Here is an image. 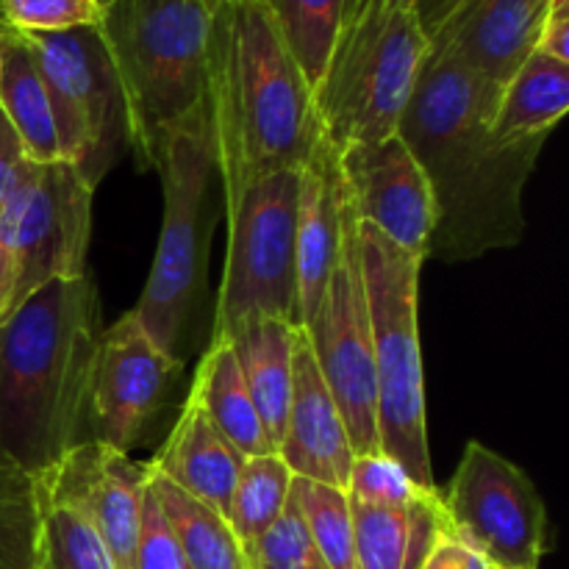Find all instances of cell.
Segmentation results:
<instances>
[{
  "label": "cell",
  "instance_id": "cell-19",
  "mask_svg": "<svg viewBox=\"0 0 569 569\" xmlns=\"http://www.w3.org/2000/svg\"><path fill=\"white\" fill-rule=\"evenodd\" d=\"M350 515L356 569H422L448 531L439 492H420L398 506L350 503Z\"/></svg>",
  "mask_w": 569,
  "mask_h": 569
},
{
  "label": "cell",
  "instance_id": "cell-20",
  "mask_svg": "<svg viewBox=\"0 0 569 569\" xmlns=\"http://www.w3.org/2000/svg\"><path fill=\"white\" fill-rule=\"evenodd\" d=\"M298 326L259 317L228 337L272 450H278L292 398V356Z\"/></svg>",
  "mask_w": 569,
  "mask_h": 569
},
{
  "label": "cell",
  "instance_id": "cell-26",
  "mask_svg": "<svg viewBox=\"0 0 569 569\" xmlns=\"http://www.w3.org/2000/svg\"><path fill=\"white\" fill-rule=\"evenodd\" d=\"M292 481L295 476L278 453L244 459L237 487H233L228 522L242 542L248 559L259 539L287 509L289 498H292Z\"/></svg>",
  "mask_w": 569,
  "mask_h": 569
},
{
  "label": "cell",
  "instance_id": "cell-1",
  "mask_svg": "<svg viewBox=\"0 0 569 569\" xmlns=\"http://www.w3.org/2000/svg\"><path fill=\"white\" fill-rule=\"evenodd\" d=\"M503 87L428 48L398 128L433 200L428 259L445 264L515 248L526 237V183L548 137L495 133Z\"/></svg>",
  "mask_w": 569,
  "mask_h": 569
},
{
  "label": "cell",
  "instance_id": "cell-23",
  "mask_svg": "<svg viewBox=\"0 0 569 569\" xmlns=\"http://www.w3.org/2000/svg\"><path fill=\"white\" fill-rule=\"evenodd\" d=\"M569 109V64L533 50L500 92L495 133L500 139L550 137Z\"/></svg>",
  "mask_w": 569,
  "mask_h": 569
},
{
  "label": "cell",
  "instance_id": "cell-5",
  "mask_svg": "<svg viewBox=\"0 0 569 569\" xmlns=\"http://www.w3.org/2000/svg\"><path fill=\"white\" fill-rule=\"evenodd\" d=\"M417 0H342L315 109L333 148L395 133L428 56Z\"/></svg>",
  "mask_w": 569,
  "mask_h": 569
},
{
  "label": "cell",
  "instance_id": "cell-25",
  "mask_svg": "<svg viewBox=\"0 0 569 569\" xmlns=\"http://www.w3.org/2000/svg\"><path fill=\"white\" fill-rule=\"evenodd\" d=\"M39 481L42 545L37 569H117L98 528L76 500L56 495Z\"/></svg>",
  "mask_w": 569,
  "mask_h": 569
},
{
  "label": "cell",
  "instance_id": "cell-36",
  "mask_svg": "<svg viewBox=\"0 0 569 569\" xmlns=\"http://www.w3.org/2000/svg\"><path fill=\"white\" fill-rule=\"evenodd\" d=\"M22 161H26V156H22L20 139H17L14 128L9 126V120L0 111V198L6 194V189H9L11 178H14L17 167Z\"/></svg>",
  "mask_w": 569,
  "mask_h": 569
},
{
  "label": "cell",
  "instance_id": "cell-22",
  "mask_svg": "<svg viewBox=\"0 0 569 569\" xmlns=\"http://www.w3.org/2000/svg\"><path fill=\"white\" fill-rule=\"evenodd\" d=\"M0 111L14 128L26 161L31 164L61 161L48 89L39 76L31 48L17 31L6 44L3 61H0Z\"/></svg>",
  "mask_w": 569,
  "mask_h": 569
},
{
  "label": "cell",
  "instance_id": "cell-32",
  "mask_svg": "<svg viewBox=\"0 0 569 569\" xmlns=\"http://www.w3.org/2000/svg\"><path fill=\"white\" fill-rule=\"evenodd\" d=\"M426 489L417 487L403 467L395 459L383 453L372 456H356L353 467H350V481L345 495L350 503H367V506H398L409 503Z\"/></svg>",
  "mask_w": 569,
  "mask_h": 569
},
{
  "label": "cell",
  "instance_id": "cell-37",
  "mask_svg": "<svg viewBox=\"0 0 569 569\" xmlns=\"http://www.w3.org/2000/svg\"><path fill=\"white\" fill-rule=\"evenodd\" d=\"M461 0H417V17H420V26L426 31L428 42L439 33V28L453 17V11L459 9Z\"/></svg>",
  "mask_w": 569,
  "mask_h": 569
},
{
  "label": "cell",
  "instance_id": "cell-40",
  "mask_svg": "<svg viewBox=\"0 0 569 569\" xmlns=\"http://www.w3.org/2000/svg\"><path fill=\"white\" fill-rule=\"evenodd\" d=\"M0 22H3V20H0Z\"/></svg>",
  "mask_w": 569,
  "mask_h": 569
},
{
  "label": "cell",
  "instance_id": "cell-3",
  "mask_svg": "<svg viewBox=\"0 0 569 569\" xmlns=\"http://www.w3.org/2000/svg\"><path fill=\"white\" fill-rule=\"evenodd\" d=\"M222 198L278 170H298L322 137L315 94L264 0H220L206 89Z\"/></svg>",
  "mask_w": 569,
  "mask_h": 569
},
{
  "label": "cell",
  "instance_id": "cell-24",
  "mask_svg": "<svg viewBox=\"0 0 569 569\" xmlns=\"http://www.w3.org/2000/svg\"><path fill=\"white\" fill-rule=\"evenodd\" d=\"M148 483L159 500L161 515L167 517L176 533L187 569H250L248 553L233 533L228 517L194 500L192 495L181 492L153 467H150Z\"/></svg>",
  "mask_w": 569,
  "mask_h": 569
},
{
  "label": "cell",
  "instance_id": "cell-10",
  "mask_svg": "<svg viewBox=\"0 0 569 569\" xmlns=\"http://www.w3.org/2000/svg\"><path fill=\"white\" fill-rule=\"evenodd\" d=\"M22 39L48 89L61 161L98 187L128 144L126 103L100 28L22 33Z\"/></svg>",
  "mask_w": 569,
  "mask_h": 569
},
{
  "label": "cell",
  "instance_id": "cell-12",
  "mask_svg": "<svg viewBox=\"0 0 569 569\" xmlns=\"http://www.w3.org/2000/svg\"><path fill=\"white\" fill-rule=\"evenodd\" d=\"M442 509L450 531L492 569H539L548 509L515 461L470 442Z\"/></svg>",
  "mask_w": 569,
  "mask_h": 569
},
{
  "label": "cell",
  "instance_id": "cell-16",
  "mask_svg": "<svg viewBox=\"0 0 569 569\" xmlns=\"http://www.w3.org/2000/svg\"><path fill=\"white\" fill-rule=\"evenodd\" d=\"M345 183L337 148L322 137L298 170V211H295V283H298L300 328L315 315L337 264L342 239Z\"/></svg>",
  "mask_w": 569,
  "mask_h": 569
},
{
  "label": "cell",
  "instance_id": "cell-8",
  "mask_svg": "<svg viewBox=\"0 0 569 569\" xmlns=\"http://www.w3.org/2000/svg\"><path fill=\"white\" fill-rule=\"evenodd\" d=\"M92 194L67 161H22L0 198V320L50 281L87 276Z\"/></svg>",
  "mask_w": 569,
  "mask_h": 569
},
{
  "label": "cell",
  "instance_id": "cell-39",
  "mask_svg": "<svg viewBox=\"0 0 569 569\" xmlns=\"http://www.w3.org/2000/svg\"><path fill=\"white\" fill-rule=\"evenodd\" d=\"M489 569H492V567H489Z\"/></svg>",
  "mask_w": 569,
  "mask_h": 569
},
{
  "label": "cell",
  "instance_id": "cell-30",
  "mask_svg": "<svg viewBox=\"0 0 569 569\" xmlns=\"http://www.w3.org/2000/svg\"><path fill=\"white\" fill-rule=\"evenodd\" d=\"M100 0H0V20L17 33H61L98 28Z\"/></svg>",
  "mask_w": 569,
  "mask_h": 569
},
{
  "label": "cell",
  "instance_id": "cell-29",
  "mask_svg": "<svg viewBox=\"0 0 569 569\" xmlns=\"http://www.w3.org/2000/svg\"><path fill=\"white\" fill-rule=\"evenodd\" d=\"M292 503L298 506L306 531L328 569H356L353 515L345 489L295 478Z\"/></svg>",
  "mask_w": 569,
  "mask_h": 569
},
{
  "label": "cell",
  "instance_id": "cell-27",
  "mask_svg": "<svg viewBox=\"0 0 569 569\" xmlns=\"http://www.w3.org/2000/svg\"><path fill=\"white\" fill-rule=\"evenodd\" d=\"M264 3L315 94L331 59L342 0H264Z\"/></svg>",
  "mask_w": 569,
  "mask_h": 569
},
{
  "label": "cell",
  "instance_id": "cell-21",
  "mask_svg": "<svg viewBox=\"0 0 569 569\" xmlns=\"http://www.w3.org/2000/svg\"><path fill=\"white\" fill-rule=\"evenodd\" d=\"M192 395L206 411L217 431L244 456H264L276 453L267 439L264 426L259 420L253 398L244 383L242 367H239L237 353H233L228 339H211L209 350L200 359L198 372H194Z\"/></svg>",
  "mask_w": 569,
  "mask_h": 569
},
{
  "label": "cell",
  "instance_id": "cell-34",
  "mask_svg": "<svg viewBox=\"0 0 569 569\" xmlns=\"http://www.w3.org/2000/svg\"><path fill=\"white\" fill-rule=\"evenodd\" d=\"M422 569H489V565L448 528L439 537L437 548L431 550Z\"/></svg>",
  "mask_w": 569,
  "mask_h": 569
},
{
  "label": "cell",
  "instance_id": "cell-14",
  "mask_svg": "<svg viewBox=\"0 0 569 569\" xmlns=\"http://www.w3.org/2000/svg\"><path fill=\"white\" fill-rule=\"evenodd\" d=\"M345 194L356 220L426 261L433 200L426 172L398 131L337 150Z\"/></svg>",
  "mask_w": 569,
  "mask_h": 569
},
{
  "label": "cell",
  "instance_id": "cell-33",
  "mask_svg": "<svg viewBox=\"0 0 569 569\" xmlns=\"http://www.w3.org/2000/svg\"><path fill=\"white\" fill-rule=\"evenodd\" d=\"M131 569H187L178 539L172 533L170 522L161 515V506L156 500L153 489H144L142 526H139L137 550H133Z\"/></svg>",
  "mask_w": 569,
  "mask_h": 569
},
{
  "label": "cell",
  "instance_id": "cell-28",
  "mask_svg": "<svg viewBox=\"0 0 569 569\" xmlns=\"http://www.w3.org/2000/svg\"><path fill=\"white\" fill-rule=\"evenodd\" d=\"M42 545L39 481L0 465V569H37Z\"/></svg>",
  "mask_w": 569,
  "mask_h": 569
},
{
  "label": "cell",
  "instance_id": "cell-4",
  "mask_svg": "<svg viewBox=\"0 0 569 569\" xmlns=\"http://www.w3.org/2000/svg\"><path fill=\"white\" fill-rule=\"evenodd\" d=\"M100 37L126 103L128 148L156 170L178 128L206 109L220 0H100Z\"/></svg>",
  "mask_w": 569,
  "mask_h": 569
},
{
  "label": "cell",
  "instance_id": "cell-31",
  "mask_svg": "<svg viewBox=\"0 0 569 569\" xmlns=\"http://www.w3.org/2000/svg\"><path fill=\"white\" fill-rule=\"evenodd\" d=\"M250 569H328L292 498L250 553Z\"/></svg>",
  "mask_w": 569,
  "mask_h": 569
},
{
  "label": "cell",
  "instance_id": "cell-38",
  "mask_svg": "<svg viewBox=\"0 0 569 569\" xmlns=\"http://www.w3.org/2000/svg\"><path fill=\"white\" fill-rule=\"evenodd\" d=\"M11 37H14V31H11L9 26H3L0 22V61H3V53H6V44L11 42Z\"/></svg>",
  "mask_w": 569,
  "mask_h": 569
},
{
  "label": "cell",
  "instance_id": "cell-9",
  "mask_svg": "<svg viewBox=\"0 0 569 569\" xmlns=\"http://www.w3.org/2000/svg\"><path fill=\"white\" fill-rule=\"evenodd\" d=\"M298 170L261 176L226 198L228 250L211 339H228L259 317H278L300 328L295 283Z\"/></svg>",
  "mask_w": 569,
  "mask_h": 569
},
{
  "label": "cell",
  "instance_id": "cell-11",
  "mask_svg": "<svg viewBox=\"0 0 569 569\" xmlns=\"http://www.w3.org/2000/svg\"><path fill=\"white\" fill-rule=\"evenodd\" d=\"M303 333L317 361V370L342 411L356 456L381 453L370 309H367L365 276H361L359 220L350 209L348 194H345L337 264H333L315 315L303 322Z\"/></svg>",
  "mask_w": 569,
  "mask_h": 569
},
{
  "label": "cell",
  "instance_id": "cell-6",
  "mask_svg": "<svg viewBox=\"0 0 569 569\" xmlns=\"http://www.w3.org/2000/svg\"><path fill=\"white\" fill-rule=\"evenodd\" d=\"M359 250L376 365L378 445L417 487L437 492L420 350V272L426 261L365 222H359Z\"/></svg>",
  "mask_w": 569,
  "mask_h": 569
},
{
  "label": "cell",
  "instance_id": "cell-15",
  "mask_svg": "<svg viewBox=\"0 0 569 569\" xmlns=\"http://www.w3.org/2000/svg\"><path fill=\"white\" fill-rule=\"evenodd\" d=\"M276 453L295 478L348 489L356 450L350 445L342 411L317 370L303 328H298L295 337L292 398Z\"/></svg>",
  "mask_w": 569,
  "mask_h": 569
},
{
  "label": "cell",
  "instance_id": "cell-7",
  "mask_svg": "<svg viewBox=\"0 0 569 569\" xmlns=\"http://www.w3.org/2000/svg\"><path fill=\"white\" fill-rule=\"evenodd\" d=\"M156 170L161 172L164 214L153 267L133 315L159 350L183 361V345L206 295L211 189L217 181L209 111L200 109L167 139Z\"/></svg>",
  "mask_w": 569,
  "mask_h": 569
},
{
  "label": "cell",
  "instance_id": "cell-13",
  "mask_svg": "<svg viewBox=\"0 0 569 569\" xmlns=\"http://www.w3.org/2000/svg\"><path fill=\"white\" fill-rule=\"evenodd\" d=\"M181 372L183 361L159 350L133 311L122 315L100 333L89 398L92 442L131 453L161 415Z\"/></svg>",
  "mask_w": 569,
  "mask_h": 569
},
{
  "label": "cell",
  "instance_id": "cell-17",
  "mask_svg": "<svg viewBox=\"0 0 569 569\" xmlns=\"http://www.w3.org/2000/svg\"><path fill=\"white\" fill-rule=\"evenodd\" d=\"M548 11L550 0H461L428 44L506 87L537 48Z\"/></svg>",
  "mask_w": 569,
  "mask_h": 569
},
{
  "label": "cell",
  "instance_id": "cell-35",
  "mask_svg": "<svg viewBox=\"0 0 569 569\" xmlns=\"http://www.w3.org/2000/svg\"><path fill=\"white\" fill-rule=\"evenodd\" d=\"M533 50L569 64V9L548 11V17H545L542 22V31H539L537 48Z\"/></svg>",
  "mask_w": 569,
  "mask_h": 569
},
{
  "label": "cell",
  "instance_id": "cell-18",
  "mask_svg": "<svg viewBox=\"0 0 569 569\" xmlns=\"http://www.w3.org/2000/svg\"><path fill=\"white\" fill-rule=\"evenodd\" d=\"M148 465L181 492L228 517L244 456L217 431L198 400L189 395L170 437Z\"/></svg>",
  "mask_w": 569,
  "mask_h": 569
},
{
  "label": "cell",
  "instance_id": "cell-2",
  "mask_svg": "<svg viewBox=\"0 0 569 569\" xmlns=\"http://www.w3.org/2000/svg\"><path fill=\"white\" fill-rule=\"evenodd\" d=\"M100 333L89 276L44 283L0 320V465L37 478L89 442Z\"/></svg>",
  "mask_w": 569,
  "mask_h": 569
}]
</instances>
